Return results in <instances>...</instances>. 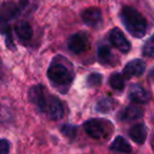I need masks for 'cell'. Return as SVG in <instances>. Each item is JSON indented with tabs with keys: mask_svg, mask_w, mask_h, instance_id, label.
<instances>
[{
	"mask_svg": "<svg viewBox=\"0 0 154 154\" xmlns=\"http://www.w3.org/2000/svg\"><path fill=\"white\" fill-rule=\"evenodd\" d=\"M15 34L21 42H29L32 39L33 29L28 21H20L15 26Z\"/></svg>",
	"mask_w": 154,
	"mask_h": 154,
	"instance_id": "obj_14",
	"label": "cell"
},
{
	"mask_svg": "<svg viewBox=\"0 0 154 154\" xmlns=\"http://www.w3.org/2000/svg\"><path fill=\"white\" fill-rule=\"evenodd\" d=\"M11 143L8 139L2 138L0 140V154H10Z\"/></svg>",
	"mask_w": 154,
	"mask_h": 154,
	"instance_id": "obj_22",
	"label": "cell"
},
{
	"mask_svg": "<svg viewBox=\"0 0 154 154\" xmlns=\"http://www.w3.org/2000/svg\"><path fill=\"white\" fill-rule=\"evenodd\" d=\"M60 131L66 137H68L70 139H74L77 134V127L74 126V125L64 124L60 127Z\"/></svg>",
	"mask_w": 154,
	"mask_h": 154,
	"instance_id": "obj_21",
	"label": "cell"
},
{
	"mask_svg": "<svg viewBox=\"0 0 154 154\" xmlns=\"http://www.w3.org/2000/svg\"><path fill=\"white\" fill-rule=\"evenodd\" d=\"M109 39L112 45L122 54H128L131 51V42L126 38L125 34L118 28H114L110 31Z\"/></svg>",
	"mask_w": 154,
	"mask_h": 154,
	"instance_id": "obj_7",
	"label": "cell"
},
{
	"mask_svg": "<svg viewBox=\"0 0 154 154\" xmlns=\"http://www.w3.org/2000/svg\"><path fill=\"white\" fill-rule=\"evenodd\" d=\"M90 47L89 35L86 32H77L72 34L68 39V49L71 53L75 55H80L85 53Z\"/></svg>",
	"mask_w": 154,
	"mask_h": 154,
	"instance_id": "obj_5",
	"label": "cell"
},
{
	"mask_svg": "<svg viewBox=\"0 0 154 154\" xmlns=\"http://www.w3.org/2000/svg\"><path fill=\"white\" fill-rule=\"evenodd\" d=\"M47 115L52 120L61 119L64 115V108L62 105V101L54 95H52L51 97V103H50Z\"/></svg>",
	"mask_w": 154,
	"mask_h": 154,
	"instance_id": "obj_12",
	"label": "cell"
},
{
	"mask_svg": "<svg viewBox=\"0 0 154 154\" xmlns=\"http://www.w3.org/2000/svg\"><path fill=\"white\" fill-rule=\"evenodd\" d=\"M97 60L100 64L103 66H116L118 60L116 59L115 55L112 53L110 47L107 45H100L97 48Z\"/></svg>",
	"mask_w": 154,
	"mask_h": 154,
	"instance_id": "obj_10",
	"label": "cell"
},
{
	"mask_svg": "<svg viewBox=\"0 0 154 154\" xmlns=\"http://www.w3.org/2000/svg\"><path fill=\"white\" fill-rule=\"evenodd\" d=\"M146 63L143 60L141 59H132L131 61H129L128 63L125 66L122 74H124L125 78L129 79L132 77H138L145 73L146 71Z\"/></svg>",
	"mask_w": 154,
	"mask_h": 154,
	"instance_id": "obj_8",
	"label": "cell"
},
{
	"mask_svg": "<svg viewBox=\"0 0 154 154\" xmlns=\"http://www.w3.org/2000/svg\"><path fill=\"white\" fill-rule=\"evenodd\" d=\"M103 80V74L99 73H91L90 75H88L86 80V85L88 88H97V87L101 86Z\"/></svg>",
	"mask_w": 154,
	"mask_h": 154,
	"instance_id": "obj_19",
	"label": "cell"
},
{
	"mask_svg": "<svg viewBox=\"0 0 154 154\" xmlns=\"http://www.w3.org/2000/svg\"><path fill=\"white\" fill-rule=\"evenodd\" d=\"M128 134L129 137L133 141H135L138 145H143V143H145L146 139H147V135H148L147 127L143 122H139V124H136L131 127Z\"/></svg>",
	"mask_w": 154,
	"mask_h": 154,
	"instance_id": "obj_13",
	"label": "cell"
},
{
	"mask_svg": "<svg viewBox=\"0 0 154 154\" xmlns=\"http://www.w3.org/2000/svg\"><path fill=\"white\" fill-rule=\"evenodd\" d=\"M28 97L30 103L36 108L37 111L43 114L48 113L52 95L48 93L47 89L42 85H35L31 87L28 92Z\"/></svg>",
	"mask_w": 154,
	"mask_h": 154,
	"instance_id": "obj_3",
	"label": "cell"
},
{
	"mask_svg": "<svg viewBox=\"0 0 154 154\" xmlns=\"http://www.w3.org/2000/svg\"><path fill=\"white\" fill-rule=\"evenodd\" d=\"M115 108V100L111 97H103L97 101L95 106V110L99 113L108 114Z\"/></svg>",
	"mask_w": 154,
	"mask_h": 154,
	"instance_id": "obj_17",
	"label": "cell"
},
{
	"mask_svg": "<svg viewBox=\"0 0 154 154\" xmlns=\"http://www.w3.org/2000/svg\"><path fill=\"white\" fill-rule=\"evenodd\" d=\"M119 19L129 34L135 38H143L147 33V19L135 8L130 5L122 7L119 12Z\"/></svg>",
	"mask_w": 154,
	"mask_h": 154,
	"instance_id": "obj_2",
	"label": "cell"
},
{
	"mask_svg": "<svg viewBox=\"0 0 154 154\" xmlns=\"http://www.w3.org/2000/svg\"><path fill=\"white\" fill-rule=\"evenodd\" d=\"M129 99L135 103H148L151 99L150 93L143 87L138 84H134L129 89Z\"/></svg>",
	"mask_w": 154,
	"mask_h": 154,
	"instance_id": "obj_9",
	"label": "cell"
},
{
	"mask_svg": "<svg viewBox=\"0 0 154 154\" xmlns=\"http://www.w3.org/2000/svg\"><path fill=\"white\" fill-rule=\"evenodd\" d=\"M47 76L51 86L57 92L66 94L70 90L75 78V70L72 62L62 55H56L52 59Z\"/></svg>",
	"mask_w": 154,
	"mask_h": 154,
	"instance_id": "obj_1",
	"label": "cell"
},
{
	"mask_svg": "<svg viewBox=\"0 0 154 154\" xmlns=\"http://www.w3.org/2000/svg\"><path fill=\"white\" fill-rule=\"evenodd\" d=\"M109 126H111V124L99 118H91L82 125L85 132L94 139H100L105 137L108 134Z\"/></svg>",
	"mask_w": 154,
	"mask_h": 154,
	"instance_id": "obj_4",
	"label": "cell"
},
{
	"mask_svg": "<svg viewBox=\"0 0 154 154\" xmlns=\"http://www.w3.org/2000/svg\"><path fill=\"white\" fill-rule=\"evenodd\" d=\"M19 9L13 2L3 3L2 5V24H5L11 19H14L16 15H18Z\"/></svg>",
	"mask_w": 154,
	"mask_h": 154,
	"instance_id": "obj_16",
	"label": "cell"
},
{
	"mask_svg": "<svg viewBox=\"0 0 154 154\" xmlns=\"http://www.w3.org/2000/svg\"><path fill=\"white\" fill-rule=\"evenodd\" d=\"M149 79L154 84V66L150 70V72H149Z\"/></svg>",
	"mask_w": 154,
	"mask_h": 154,
	"instance_id": "obj_23",
	"label": "cell"
},
{
	"mask_svg": "<svg viewBox=\"0 0 154 154\" xmlns=\"http://www.w3.org/2000/svg\"><path fill=\"white\" fill-rule=\"evenodd\" d=\"M141 53L147 58L154 57V34L145 42L143 49H141Z\"/></svg>",
	"mask_w": 154,
	"mask_h": 154,
	"instance_id": "obj_20",
	"label": "cell"
},
{
	"mask_svg": "<svg viewBox=\"0 0 154 154\" xmlns=\"http://www.w3.org/2000/svg\"><path fill=\"white\" fill-rule=\"evenodd\" d=\"M82 22L87 26L94 30H98L103 26V18L101 10L98 8H88L82 12Z\"/></svg>",
	"mask_w": 154,
	"mask_h": 154,
	"instance_id": "obj_6",
	"label": "cell"
},
{
	"mask_svg": "<svg viewBox=\"0 0 154 154\" xmlns=\"http://www.w3.org/2000/svg\"><path fill=\"white\" fill-rule=\"evenodd\" d=\"M125 76L124 74H120V73H113V74L110 76L109 78V85L111 86L112 89L116 91H122L126 87V84H125Z\"/></svg>",
	"mask_w": 154,
	"mask_h": 154,
	"instance_id": "obj_18",
	"label": "cell"
},
{
	"mask_svg": "<svg viewBox=\"0 0 154 154\" xmlns=\"http://www.w3.org/2000/svg\"><path fill=\"white\" fill-rule=\"evenodd\" d=\"M143 116V111L140 107L136 105H130L125 108L117 115L118 119L122 122H133L137 120Z\"/></svg>",
	"mask_w": 154,
	"mask_h": 154,
	"instance_id": "obj_11",
	"label": "cell"
},
{
	"mask_svg": "<svg viewBox=\"0 0 154 154\" xmlns=\"http://www.w3.org/2000/svg\"><path fill=\"white\" fill-rule=\"evenodd\" d=\"M110 150L114 152H119V153L130 154L131 151H132V148H131L130 143L127 141V139L125 137L118 135L113 140V143H111Z\"/></svg>",
	"mask_w": 154,
	"mask_h": 154,
	"instance_id": "obj_15",
	"label": "cell"
}]
</instances>
